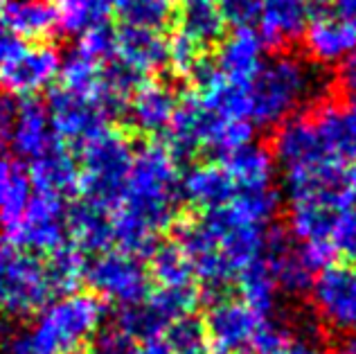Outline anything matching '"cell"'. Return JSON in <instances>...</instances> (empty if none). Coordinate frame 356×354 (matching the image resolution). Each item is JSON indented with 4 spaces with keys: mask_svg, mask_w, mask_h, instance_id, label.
Instances as JSON below:
<instances>
[{
    "mask_svg": "<svg viewBox=\"0 0 356 354\" xmlns=\"http://www.w3.org/2000/svg\"><path fill=\"white\" fill-rule=\"evenodd\" d=\"M163 337L170 346L172 354H203L208 350V330L201 319L187 314L167 325Z\"/></svg>",
    "mask_w": 356,
    "mask_h": 354,
    "instance_id": "obj_35",
    "label": "cell"
},
{
    "mask_svg": "<svg viewBox=\"0 0 356 354\" xmlns=\"http://www.w3.org/2000/svg\"><path fill=\"white\" fill-rule=\"evenodd\" d=\"M178 95L163 81H143L124 108L129 124L140 134L158 136L172 124L178 108Z\"/></svg>",
    "mask_w": 356,
    "mask_h": 354,
    "instance_id": "obj_16",
    "label": "cell"
},
{
    "mask_svg": "<svg viewBox=\"0 0 356 354\" xmlns=\"http://www.w3.org/2000/svg\"><path fill=\"white\" fill-rule=\"evenodd\" d=\"M321 140L341 165L356 163V104H323L312 115Z\"/></svg>",
    "mask_w": 356,
    "mask_h": 354,
    "instance_id": "obj_22",
    "label": "cell"
},
{
    "mask_svg": "<svg viewBox=\"0 0 356 354\" xmlns=\"http://www.w3.org/2000/svg\"><path fill=\"white\" fill-rule=\"evenodd\" d=\"M106 307L95 293L59 296L36 316L30 334L36 354H77L102 328Z\"/></svg>",
    "mask_w": 356,
    "mask_h": 354,
    "instance_id": "obj_3",
    "label": "cell"
},
{
    "mask_svg": "<svg viewBox=\"0 0 356 354\" xmlns=\"http://www.w3.org/2000/svg\"><path fill=\"white\" fill-rule=\"evenodd\" d=\"M0 23L21 39H48L59 30L52 0H0Z\"/></svg>",
    "mask_w": 356,
    "mask_h": 354,
    "instance_id": "obj_24",
    "label": "cell"
},
{
    "mask_svg": "<svg viewBox=\"0 0 356 354\" xmlns=\"http://www.w3.org/2000/svg\"><path fill=\"white\" fill-rule=\"evenodd\" d=\"M221 165L232 176L237 192H252L273 188L275 161L268 149L255 143H248L235 152L221 156Z\"/></svg>",
    "mask_w": 356,
    "mask_h": 354,
    "instance_id": "obj_26",
    "label": "cell"
},
{
    "mask_svg": "<svg viewBox=\"0 0 356 354\" xmlns=\"http://www.w3.org/2000/svg\"><path fill=\"white\" fill-rule=\"evenodd\" d=\"M181 197L196 208L214 210L237 197V185L221 163H201L181 176Z\"/></svg>",
    "mask_w": 356,
    "mask_h": 354,
    "instance_id": "obj_21",
    "label": "cell"
},
{
    "mask_svg": "<svg viewBox=\"0 0 356 354\" xmlns=\"http://www.w3.org/2000/svg\"><path fill=\"white\" fill-rule=\"evenodd\" d=\"M178 30L190 36L201 48L221 41L226 21L219 12L217 0H185L183 12L178 14Z\"/></svg>",
    "mask_w": 356,
    "mask_h": 354,
    "instance_id": "obj_29",
    "label": "cell"
},
{
    "mask_svg": "<svg viewBox=\"0 0 356 354\" xmlns=\"http://www.w3.org/2000/svg\"><path fill=\"white\" fill-rule=\"evenodd\" d=\"M280 354H325L321 343L314 341V339H307V337H300V339H291L284 346V350Z\"/></svg>",
    "mask_w": 356,
    "mask_h": 354,
    "instance_id": "obj_46",
    "label": "cell"
},
{
    "mask_svg": "<svg viewBox=\"0 0 356 354\" xmlns=\"http://www.w3.org/2000/svg\"><path fill=\"white\" fill-rule=\"evenodd\" d=\"M3 354H36V350L32 348L30 334L7 330L3 334Z\"/></svg>",
    "mask_w": 356,
    "mask_h": 354,
    "instance_id": "obj_43",
    "label": "cell"
},
{
    "mask_svg": "<svg viewBox=\"0 0 356 354\" xmlns=\"http://www.w3.org/2000/svg\"><path fill=\"white\" fill-rule=\"evenodd\" d=\"M341 83L352 97V104H356V50L341 63Z\"/></svg>",
    "mask_w": 356,
    "mask_h": 354,
    "instance_id": "obj_44",
    "label": "cell"
},
{
    "mask_svg": "<svg viewBox=\"0 0 356 354\" xmlns=\"http://www.w3.org/2000/svg\"><path fill=\"white\" fill-rule=\"evenodd\" d=\"M223 21L235 27H252L257 23L261 0H217Z\"/></svg>",
    "mask_w": 356,
    "mask_h": 354,
    "instance_id": "obj_40",
    "label": "cell"
},
{
    "mask_svg": "<svg viewBox=\"0 0 356 354\" xmlns=\"http://www.w3.org/2000/svg\"><path fill=\"white\" fill-rule=\"evenodd\" d=\"M309 18H312L309 0H261L255 25L264 45L284 48L302 39Z\"/></svg>",
    "mask_w": 356,
    "mask_h": 354,
    "instance_id": "obj_18",
    "label": "cell"
},
{
    "mask_svg": "<svg viewBox=\"0 0 356 354\" xmlns=\"http://www.w3.org/2000/svg\"><path fill=\"white\" fill-rule=\"evenodd\" d=\"M264 259L277 289L284 293H305L316 275V268L309 264L307 255L302 253V246L293 237L280 235V232L268 235Z\"/></svg>",
    "mask_w": 356,
    "mask_h": 354,
    "instance_id": "obj_17",
    "label": "cell"
},
{
    "mask_svg": "<svg viewBox=\"0 0 356 354\" xmlns=\"http://www.w3.org/2000/svg\"><path fill=\"white\" fill-rule=\"evenodd\" d=\"M199 293L192 287H156V291H149L145 300L136 305L120 307L115 325L127 330L138 341L158 337L167 330V325L174 323L181 316L194 312Z\"/></svg>",
    "mask_w": 356,
    "mask_h": 354,
    "instance_id": "obj_10",
    "label": "cell"
},
{
    "mask_svg": "<svg viewBox=\"0 0 356 354\" xmlns=\"http://www.w3.org/2000/svg\"><path fill=\"white\" fill-rule=\"evenodd\" d=\"M124 25L163 30L174 18V0H115Z\"/></svg>",
    "mask_w": 356,
    "mask_h": 354,
    "instance_id": "obj_34",
    "label": "cell"
},
{
    "mask_svg": "<svg viewBox=\"0 0 356 354\" xmlns=\"http://www.w3.org/2000/svg\"><path fill=\"white\" fill-rule=\"evenodd\" d=\"M99 74H102V63L83 57L77 50L68 54L61 61L59 77H61V88L77 92V95L95 99L97 88H99Z\"/></svg>",
    "mask_w": 356,
    "mask_h": 354,
    "instance_id": "obj_33",
    "label": "cell"
},
{
    "mask_svg": "<svg viewBox=\"0 0 356 354\" xmlns=\"http://www.w3.org/2000/svg\"><path fill=\"white\" fill-rule=\"evenodd\" d=\"M330 248L334 255H341L345 259H356V208L345 206L334 221Z\"/></svg>",
    "mask_w": 356,
    "mask_h": 354,
    "instance_id": "obj_39",
    "label": "cell"
},
{
    "mask_svg": "<svg viewBox=\"0 0 356 354\" xmlns=\"http://www.w3.org/2000/svg\"><path fill=\"white\" fill-rule=\"evenodd\" d=\"M63 199L50 197L32 190V197L16 221V226L7 232V241L16 248L34 255H50L68 241V221H65Z\"/></svg>",
    "mask_w": 356,
    "mask_h": 354,
    "instance_id": "obj_9",
    "label": "cell"
},
{
    "mask_svg": "<svg viewBox=\"0 0 356 354\" xmlns=\"http://www.w3.org/2000/svg\"><path fill=\"white\" fill-rule=\"evenodd\" d=\"M343 199L348 206L356 208V163L343 172Z\"/></svg>",
    "mask_w": 356,
    "mask_h": 354,
    "instance_id": "obj_47",
    "label": "cell"
},
{
    "mask_svg": "<svg viewBox=\"0 0 356 354\" xmlns=\"http://www.w3.org/2000/svg\"><path fill=\"white\" fill-rule=\"evenodd\" d=\"M196 221L212 244L219 248V253L235 268V273L264 255L268 244L266 223L252 219L237 203L205 210L203 217Z\"/></svg>",
    "mask_w": 356,
    "mask_h": 354,
    "instance_id": "obj_6",
    "label": "cell"
},
{
    "mask_svg": "<svg viewBox=\"0 0 356 354\" xmlns=\"http://www.w3.org/2000/svg\"><path fill=\"white\" fill-rule=\"evenodd\" d=\"M52 134L65 145H79L88 136L97 134L99 129L108 127V115L95 99L77 95L61 86L52 88L45 102Z\"/></svg>",
    "mask_w": 356,
    "mask_h": 354,
    "instance_id": "obj_12",
    "label": "cell"
},
{
    "mask_svg": "<svg viewBox=\"0 0 356 354\" xmlns=\"http://www.w3.org/2000/svg\"><path fill=\"white\" fill-rule=\"evenodd\" d=\"M27 176H30L34 192L50 194V197L65 199L79 190L77 158L59 138L45 152L32 158L30 167H27Z\"/></svg>",
    "mask_w": 356,
    "mask_h": 354,
    "instance_id": "obj_14",
    "label": "cell"
},
{
    "mask_svg": "<svg viewBox=\"0 0 356 354\" xmlns=\"http://www.w3.org/2000/svg\"><path fill=\"white\" fill-rule=\"evenodd\" d=\"M115 59L127 63L140 77H147L167 66V39L161 30L122 25L118 30Z\"/></svg>",
    "mask_w": 356,
    "mask_h": 354,
    "instance_id": "obj_20",
    "label": "cell"
},
{
    "mask_svg": "<svg viewBox=\"0 0 356 354\" xmlns=\"http://www.w3.org/2000/svg\"><path fill=\"white\" fill-rule=\"evenodd\" d=\"M32 197V183L25 167L0 147V230L7 235L16 226Z\"/></svg>",
    "mask_w": 356,
    "mask_h": 354,
    "instance_id": "obj_27",
    "label": "cell"
},
{
    "mask_svg": "<svg viewBox=\"0 0 356 354\" xmlns=\"http://www.w3.org/2000/svg\"><path fill=\"white\" fill-rule=\"evenodd\" d=\"M88 354H140V341L113 323L92 334L88 341Z\"/></svg>",
    "mask_w": 356,
    "mask_h": 354,
    "instance_id": "obj_37",
    "label": "cell"
},
{
    "mask_svg": "<svg viewBox=\"0 0 356 354\" xmlns=\"http://www.w3.org/2000/svg\"><path fill=\"white\" fill-rule=\"evenodd\" d=\"M61 57L52 45H27L5 66H0V86L18 97H34L59 74Z\"/></svg>",
    "mask_w": 356,
    "mask_h": 354,
    "instance_id": "obj_13",
    "label": "cell"
},
{
    "mask_svg": "<svg viewBox=\"0 0 356 354\" xmlns=\"http://www.w3.org/2000/svg\"><path fill=\"white\" fill-rule=\"evenodd\" d=\"M86 264L88 259L83 255V250H79L70 239L57 250H52L50 255H45L43 266L45 273H48L54 298L77 291L79 284L86 280Z\"/></svg>",
    "mask_w": 356,
    "mask_h": 354,
    "instance_id": "obj_28",
    "label": "cell"
},
{
    "mask_svg": "<svg viewBox=\"0 0 356 354\" xmlns=\"http://www.w3.org/2000/svg\"><path fill=\"white\" fill-rule=\"evenodd\" d=\"M203 354H226V352H221V350H217V348H208Z\"/></svg>",
    "mask_w": 356,
    "mask_h": 354,
    "instance_id": "obj_50",
    "label": "cell"
},
{
    "mask_svg": "<svg viewBox=\"0 0 356 354\" xmlns=\"http://www.w3.org/2000/svg\"><path fill=\"white\" fill-rule=\"evenodd\" d=\"M181 199V167L165 145L138 149L122 199L111 214L113 246L134 257H149L161 232L174 223Z\"/></svg>",
    "mask_w": 356,
    "mask_h": 354,
    "instance_id": "obj_1",
    "label": "cell"
},
{
    "mask_svg": "<svg viewBox=\"0 0 356 354\" xmlns=\"http://www.w3.org/2000/svg\"><path fill=\"white\" fill-rule=\"evenodd\" d=\"M264 63V41L252 27H235V32L221 41L217 66L221 77L235 83H248Z\"/></svg>",
    "mask_w": 356,
    "mask_h": 354,
    "instance_id": "obj_19",
    "label": "cell"
},
{
    "mask_svg": "<svg viewBox=\"0 0 356 354\" xmlns=\"http://www.w3.org/2000/svg\"><path fill=\"white\" fill-rule=\"evenodd\" d=\"M136 149L113 127L99 129L79 143V190L99 208L115 210L134 163Z\"/></svg>",
    "mask_w": 356,
    "mask_h": 354,
    "instance_id": "obj_4",
    "label": "cell"
},
{
    "mask_svg": "<svg viewBox=\"0 0 356 354\" xmlns=\"http://www.w3.org/2000/svg\"><path fill=\"white\" fill-rule=\"evenodd\" d=\"M266 319L268 316L250 309L243 300L219 298L210 307L205 330H208V339L217 350L226 354H252L259 330Z\"/></svg>",
    "mask_w": 356,
    "mask_h": 354,
    "instance_id": "obj_11",
    "label": "cell"
},
{
    "mask_svg": "<svg viewBox=\"0 0 356 354\" xmlns=\"http://www.w3.org/2000/svg\"><path fill=\"white\" fill-rule=\"evenodd\" d=\"M140 354H172V350L167 346L163 334H158V337H149L140 341Z\"/></svg>",
    "mask_w": 356,
    "mask_h": 354,
    "instance_id": "obj_48",
    "label": "cell"
},
{
    "mask_svg": "<svg viewBox=\"0 0 356 354\" xmlns=\"http://www.w3.org/2000/svg\"><path fill=\"white\" fill-rule=\"evenodd\" d=\"M23 97L14 95V92L3 90L0 92V147H7L12 140L14 127L18 122V113H21Z\"/></svg>",
    "mask_w": 356,
    "mask_h": 354,
    "instance_id": "obj_41",
    "label": "cell"
},
{
    "mask_svg": "<svg viewBox=\"0 0 356 354\" xmlns=\"http://www.w3.org/2000/svg\"><path fill=\"white\" fill-rule=\"evenodd\" d=\"M339 354H356V337H350L345 341V346L339 350Z\"/></svg>",
    "mask_w": 356,
    "mask_h": 354,
    "instance_id": "obj_49",
    "label": "cell"
},
{
    "mask_svg": "<svg viewBox=\"0 0 356 354\" xmlns=\"http://www.w3.org/2000/svg\"><path fill=\"white\" fill-rule=\"evenodd\" d=\"M307 54L316 63H343L356 50V34L330 7L312 14L302 34Z\"/></svg>",
    "mask_w": 356,
    "mask_h": 354,
    "instance_id": "obj_15",
    "label": "cell"
},
{
    "mask_svg": "<svg viewBox=\"0 0 356 354\" xmlns=\"http://www.w3.org/2000/svg\"><path fill=\"white\" fill-rule=\"evenodd\" d=\"M27 48L25 39H21L14 30H9L7 25L0 23V66H5L14 57H18Z\"/></svg>",
    "mask_w": 356,
    "mask_h": 354,
    "instance_id": "obj_42",
    "label": "cell"
},
{
    "mask_svg": "<svg viewBox=\"0 0 356 354\" xmlns=\"http://www.w3.org/2000/svg\"><path fill=\"white\" fill-rule=\"evenodd\" d=\"M59 30L65 34H81L99 23L108 21L115 0H57Z\"/></svg>",
    "mask_w": 356,
    "mask_h": 354,
    "instance_id": "obj_32",
    "label": "cell"
},
{
    "mask_svg": "<svg viewBox=\"0 0 356 354\" xmlns=\"http://www.w3.org/2000/svg\"><path fill=\"white\" fill-rule=\"evenodd\" d=\"M54 140H57V136L52 134L45 104L36 97H23L18 122L14 127L12 140H9L7 147L16 156L25 158V161H32L41 152H45Z\"/></svg>",
    "mask_w": 356,
    "mask_h": 354,
    "instance_id": "obj_25",
    "label": "cell"
},
{
    "mask_svg": "<svg viewBox=\"0 0 356 354\" xmlns=\"http://www.w3.org/2000/svg\"><path fill=\"white\" fill-rule=\"evenodd\" d=\"M54 298L43 259L16 246L0 248V319L18 323L39 316Z\"/></svg>",
    "mask_w": 356,
    "mask_h": 354,
    "instance_id": "obj_5",
    "label": "cell"
},
{
    "mask_svg": "<svg viewBox=\"0 0 356 354\" xmlns=\"http://www.w3.org/2000/svg\"><path fill=\"white\" fill-rule=\"evenodd\" d=\"M86 282L99 300L129 307L149 296V271L134 257L122 250H106L86 264Z\"/></svg>",
    "mask_w": 356,
    "mask_h": 354,
    "instance_id": "obj_8",
    "label": "cell"
},
{
    "mask_svg": "<svg viewBox=\"0 0 356 354\" xmlns=\"http://www.w3.org/2000/svg\"><path fill=\"white\" fill-rule=\"evenodd\" d=\"M205 57L203 48L194 43L190 36H185L181 30H176L172 39H167V66L178 74H190L194 66Z\"/></svg>",
    "mask_w": 356,
    "mask_h": 354,
    "instance_id": "obj_38",
    "label": "cell"
},
{
    "mask_svg": "<svg viewBox=\"0 0 356 354\" xmlns=\"http://www.w3.org/2000/svg\"><path fill=\"white\" fill-rule=\"evenodd\" d=\"M147 271L158 287H192L194 282L190 259L176 241L156 244V248L149 253Z\"/></svg>",
    "mask_w": 356,
    "mask_h": 354,
    "instance_id": "obj_31",
    "label": "cell"
},
{
    "mask_svg": "<svg viewBox=\"0 0 356 354\" xmlns=\"http://www.w3.org/2000/svg\"><path fill=\"white\" fill-rule=\"evenodd\" d=\"M330 9L356 34V0H330Z\"/></svg>",
    "mask_w": 356,
    "mask_h": 354,
    "instance_id": "obj_45",
    "label": "cell"
},
{
    "mask_svg": "<svg viewBox=\"0 0 356 354\" xmlns=\"http://www.w3.org/2000/svg\"><path fill=\"white\" fill-rule=\"evenodd\" d=\"M65 221H68V239L83 253L99 255L113 248L111 210L83 199L68 208Z\"/></svg>",
    "mask_w": 356,
    "mask_h": 354,
    "instance_id": "obj_23",
    "label": "cell"
},
{
    "mask_svg": "<svg viewBox=\"0 0 356 354\" xmlns=\"http://www.w3.org/2000/svg\"><path fill=\"white\" fill-rule=\"evenodd\" d=\"M115 43H118V30L106 21L81 32L74 50L97 63H106L115 57Z\"/></svg>",
    "mask_w": 356,
    "mask_h": 354,
    "instance_id": "obj_36",
    "label": "cell"
},
{
    "mask_svg": "<svg viewBox=\"0 0 356 354\" xmlns=\"http://www.w3.org/2000/svg\"><path fill=\"white\" fill-rule=\"evenodd\" d=\"M235 280L239 287L241 300L246 303L250 309H255L261 316H275L280 289L268 271L264 255L255 259V262H250L248 266H243Z\"/></svg>",
    "mask_w": 356,
    "mask_h": 354,
    "instance_id": "obj_30",
    "label": "cell"
},
{
    "mask_svg": "<svg viewBox=\"0 0 356 354\" xmlns=\"http://www.w3.org/2000/svg\"><path fill=\"white\" fill-rule=\"evenodd\" d=\"M321 88L318 72L293 54L264 59L246 86L248 122L252 127H280L298 115V108Z\"/></svg>",
    "mask_w": 356,
    "mask_h": 354,
    "instance_id": "obj_2",
    "label": "cell"
},
{
    "mask_svg": "<svg viewBox=\"0 0 356 354\" xmlns=\"http://www.w3.org/2000/svg\"><path fill=\"white\" fill-rule=\"evenodd\" d=\"M312 307L327 330L356 337V264L330 262L309 284Z\"/></svg>",
    "mask_w": 356,
    "mask_h": 354,
    "instance_id": "obj_7",
    "label": "cell"
}]
</instances>
